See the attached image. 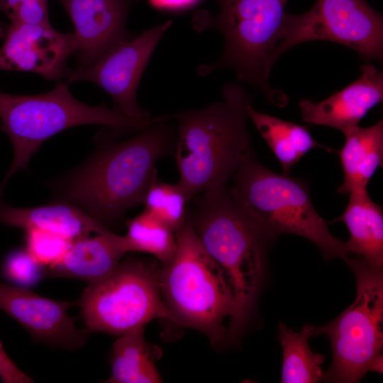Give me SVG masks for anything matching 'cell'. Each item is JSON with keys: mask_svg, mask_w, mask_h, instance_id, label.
<instances>
[{"mask_svg": "<svg viewBox=\"0 0 383 383\" xmlns=\"http://www.w3.org/2000/svg\"><path fill=\"white\" fill-rule=\"evenodd\" d=\"M128 252L125 236L110 230L94 238L85 237L72 242L61 260L45 267L44 277L96 282L111 274Z\"/></svg>", "mask_w": 383, "mask_h": 383, "instance_id": "2e32d148", "label": "cell"}, {"mask_svg": "<svg viewBox=\"0 0 383 383\" xmlns=\"http://www.w3.org/2000/svg\"><path fill=\"white\" fill-rule=\"evenodd\" d=\"M48 0H0V11L11 22L31 24H50Z\"/></svg>", "mask_w": 383, "mask_h": 383, "instance_id": "4316f807", "label": "cell"}, {"mask_svg": "<svg viewBox=\"0 0 383 383\" xmlns=\"http://www.w3.org/2000/svg\"><path fill=\"white\" fill-rule=\"evenodd\" d=\"M74 27L77 70L86 69L132 38L126 21L133 0H58Z\"/></svg>", "mask_w": 383, "mask_h": 383, "instance_id": "5bb4252c", "label": "cell"}, {"mask_svg": "<svg viewBox=\"0 0 383 383\" xmlns=\"http://www.w3.org/2000/svg\"><path fill=\"white\" fill-rule=\"evenodd\" d=\"M232 177L229 190L233 199L268 242L284 233L294 234L314 243L326 260L338 257L347 262L350 259L345 243L331 233L315 210L306 182L265 167L252 149Z\"/></svg>", "mask_w": 383, "mask_h": 383, "instance_id": "5b68a950", "label": "cell"}, {"mask_svg": "<svg viewBox=\"0 0 383 383\" xmlns=\"http://www.w3.org/2000/svg\"><path fill=\"white\" fill-rule=\"evenodd\" d=\"M75 305L89 333L119 336L157 318L177 324L163 302L158 269L137 259L120 262L106 278L89 284Z\"/></svg>", "mask_w": 383, "mask_h": 383, "instance_id": "9c48e42d", "label": "cell"}, {"mask_svg": "<svg viewBox=\"0 0 383 383\" xmlns=\"http://www.w3.org/2000/svg\"><path fill=\"white\" fill-rule=\"evenodd\" d=\"M383 99V72L367 63L358 79L315 103L301 99L302 120L313 125L331 127L345 133L359 125L361 119Z\"/></svg>", "mask_w": 383, "mask_h": 383, "instance_id": "9a60e30c", "label": "cell"}, {"mask_svg": "<svg viewBox=\"0 0 383 383\" xmlns=\"http://www.w3.org/2000/svg\"><path fill=\"white\" fill-rule=\"evenodd\" d=\"M191 201L187 218L223 270L234 298V312L226 328V341H230L242 331L257 296L268 241L226 185L207 189Z\"/></svg>", "mask_w": 383, "mask_h": 383, "instance_id": "3957f363", "label": "cell"}, {"mask_svg": "<svg viewBox=\"0 0 383 383\" xmlns=\"http://www.w3.org/2000/svg\"><path fill=\"white\" fill-rule=\"evenodd\" d=\"M25 231V249L44 267L61 260L73 242L59 233L43 229Z\"/></svg>", "mask_w": 383, "mask_h": 383, "instance_id": "d4e9b609", "label": "cell"}, {"mask_svg": "<svg viewBox=\"0 0 383 383\" xmlns=\"http://www.w3.org/2000/svg\"><path fill=\"white\" fill-rule=\"evenodd\" d=\"M247 116L280 162L284 174H289L292 166L310 150L321 148L329 152L333 150L317 142L305 126L259 112L252 105L247 109Z\"/></svg>", "mask_w": 383, "mask_h": 383, "instance_id": "ffe728a7", "label": "cell"}, {"mask_svg": "<svg viewBox=\"0 0 383 383\" xmlns=\"http://www.w3.org/2000/svg\"><path fill=\"white\" fill-rule=\"evenodd\" d=\"M172 120L155 122L123 141L111 131L103 134L89 160L53 183L60 199L105 226L143 204L157 161L175 147Z\"/></svg>", "mask_w": 383, "mask_h": 383, "instance_id": "6da1fadb", "label": "cell"}, {"mask_svg": "<svg viewBox=\"0 0 383 383\" xmlns=\"http://www.w3.org/2000/svg\"><path fill=\"white\" fill-rule=\"evenodd\" d=\"M45 267L26 250H16L5 259L4 275L20 287H30L44 277Z\"/></svg>", "mask_w": 383, "mask_h": 383, "instance_id": "484cf974", "label": "cell"}, {"mask_svg": "<svg viewBox=\"0 0 383 383\" xmlns=\"http://www.w3.org/2000/svg\"><path fill=\"white\" fill-rule=\"evenodd\" d=\"M313 329V326L307 323L295 332L284 323H279L278 340L282 348L281 382L313 383L323 379L321 366L325 357L313 353L308 342Z\"/></svg>", "mask_w": 383, "mask_h": 383, "instance_id": "7402d4cb", "label": "cell"}, {"mask_svg": "<svg viewBox=\"0 0 383 383\" xmlns=\"http://www.w3.org/2000/svg\"><path fill=\"white\" fill-rule=\"evenodd\" d=\"M151 346L144 336V326L121 335L111 353V375L107 383H159L162 379L155 365Z\"/></svg>", "mask_w": 383, "mask_h": 383, "instance_id": "44dd1931", "label": "cell"}, {"mask_svg": "<svg viewBox=\"0 0 383 383\" xmlns=\"http://www.w3.org/2000/svg\"><path fill=\"white\" fill-rule=\"evenodd\" d=\"M172 258L158 269L163 302L177 324L199 331L213 345L226 339L224 321L232 317L234 298L226 276L204 249L187 220L176 233Z\"/></svg>", "mask_w": 383, "mask_h": 383, "instance_id": "8992f818", "label": "cell"}, {"mask_svg": "<svg viewBox=\"0 0 383 383\" xmlns=\"http://www.w3.org/2000/svg\"><path fill=\"white\" fill-rule=\"evenodd\" d=\"M198 0H149L150 3L157 8L177 9L192 5Z\"/></svg>", "mask_w": 383, "mask_h": 383, "instance_id": "f1b7e54d", "label": "cell"}, {"mask_svg": "<svg viewBox=\"0 0 383 383\" xmlns=\"http://www.w3.org/2000/svg\"><path fill=\"white\" fill-rule=\"evenodd\" d=\"M343 213L332 222L347 226L349 240L345 243L348 253L376 269L383 268V211L370 197L367 189L350 192Z\"/></svg>", "mask_w": 383, "mask_h": 383, "instance_id": "ac0fdd59", "label": "cell"}, {"mask_svg": "<svg viewBox=\"0 0 383 383\" xmlns=\"http://www.w3.org/2000/svg\"><path fill=\"white\" fill-rule=\"evenodd\" d=\"M72 33L51 24L11 22L0 48V70L34 72L48 80L65 77L68 57L74 54Z\"/></svg>", "mask_w": 383, "mask_h": 383, "instance_id": "7c38bea8", "label": "cell"}, {"mask_svg": "<svg viewBox=\"0 0 383 383\" xmlns=\"http://www.w3.org/2000/svg\"><path fill=\"white\" fill-rule=\"evenodd\" d=\"M171 25L172 21H167L143 31L118 45L86 69H67L65 75L67 82H91L113 98L116 109L123 113L134 118L150 116L138 106L136 92L150 57Z\"/></svg>", "mask_w": 383, "mask_h": 383, "instance_id": "8fae6325", "label": "cell"}, {"mask_svg": "<svg viewBox=\"0 0 383 383\" xmlns=\"http://www.w3.org/2000/svg\"><path fill=\"white\" fill-rule=\"evenodd\" d=\"M166 114L134 118L105 104L89 106L76 99L68 83L59 82L51 91L35 95H15L0 91V130L10 138L13 156L0 184V198L9 179L27 168L29 160L49 138L65 129L97 124L121 137L138 133L151 124L166 120Z\"/></svg>", "mask_w": 383, "mask_h": 383, "instance_id": "277c9868", "label": "cell"}, {"mask_svg": "<svg viewBox=\"0 0 383 383\" xmlns=\"http://www.w3.org/2000/svg\"><path fill=\"white\" fill-rule=\"evenodd\" d=\"M0 379L4 383H32L33 379L23 372L6 353L0 341Z\"/></svg>", "mask_w": 383, "mask_h": 383, "instance_id": "83f0119b", "label": "cell"}, {"mask_svg": "<svg viewBox=\"0 0 383 383\" xmlns=\"http://www.w3.org/2000/svg\"><path fill=\"white\" fill-rule=\"evenodd\" d=\"M347 263L356 280L354 302L328 324L315 327L313 336L326 335L332 363L323 373L331 382H359L369 371L382 373L383 273L357 257Z\"/></svg>", "mask_w": 383, "mask_h": 383, "instance_id": "ba28073f", "label": "cell"}, {"mask_svg": "<svg viewBox=\"0 0 383 383\" xmlns=\"http://www.w3.org/2000/svg\"><path fill=\"white\" fill-rule=\"evenodd\" d=\"M127 226L124 236L128 252L151 254L162 264L172 258L177 248L176 234L157 218L144 210Z\"/></svg>", "mask_w": 383, "mask_h": 383, "instance_id": "603a6c76", "label": "cell"}, {"mask_svg": "<svg viewBox=\"0 0 383 383\" xmlns=\"http://www.w3.org/2000/svg\"><path fill=\"white\" fill-rule=\"evenodd\" d=\"M75 301H58L26 287L0 282V309L20 323L37 343L54 348L82 347L89 331L78 329L67 310Z\"/></svg>", "mask_w": 383, "mask_h": 383, "instance_id": "4fadbf2b", "label": "cell"}, {"mask_svg": "<svg viewBox=\"0 0 383 383\" xmlns=\"http://www.w3.org/2000/svg\"><path fill=\"white\" fill-rule=\"evenodd\" d=\"M0 224L27 231L38 228L59 233L72 241L109 229L84 210L62 202L31 208L13 207L0 200Z\"/></svg>", "mask_w": 383, "mask_h": 383, "instance_id": "e0dca14e", "label": "cell"}, {"mask_svg": "<svg viewBox=\"0 0 383 383\" xmlns=\"http://www.w3.org/2000/svg\"><path fill=\"white\" fill-rule=\"evenodd\" d=\"M311 40L339 43L353 50L365 60L382 61V15L365 0H317L304 13H287L276 58L289 49Z\"/></svg>", "mask_w": 383, "mask_h": 383, "instance_id": "30bf717a", "label": "cell"}, {"mask_svg": "<svg viewBox=\"0 0 383 383\" xmlns=\"http://www.w3.org/2000/svg\"><path fill=\"white\" fill-rule=\"evenodd\" d=\"M287 1L217 0L216 15L196 26L199 30H218L224 38L223 51L216 62L200 67L199 72L206 75L231 68L240 81L270 94L269 78L277 61Z\"/></svg>", "mask_w": 383, "mask_h": 383, "instance_id": "52a82bcc", "label": "cell"}, {"mask_svg": "<svg viewBox=\"0 0 383 383\" xmlns=\"http://www.w3.org/2000/svg\"><path fill=\"white\" fill-rule=\"evenodd\" d=\"M345 143L339 151L344 172L341 194L367 189L377 169L382 166L383 118L365 128L359 126L343 133Z\"/></svg>", "mask_w": 383, "mask_h": 383, "instance_id": "d6986e66", "label": "cell"}, {"mask_svg": "<svg viewBox=\"0 0 383 383\" xmlns=\"http://www.w3.org/2000/svg\"><path fill=\"white\" fill-rule=\"evenodd\" d=\"M222 96L204 108L172 115L177 122L178 183L189 202L207 189L226 185L252 149L246 118L252 97L233 82L224 86Z\"/></svg>", "mask_w": 383, "mask_h": 383, "instance_id": "7a4b0ae2", "label": "cell"}, {"mask_svg": "<svg viewBox=\"0 0 383 383\" xmlns=\"http://www.w3.org/2000/svg\"><path fill=\"white\" fill-rule=\"evenodd\" d=\"M143 204L145 211L157 218L175 234L183 226L189 204L179 183L160 181L156 174L146 191Z\"/></svg>", "mask_w": 383, "mask_h": 383, "instance_id": "cb8c5ba5", "label": "cell"}]
</instances>
